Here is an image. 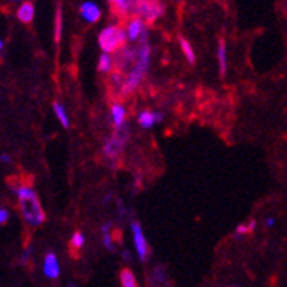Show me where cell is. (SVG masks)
Returning a JSON list of instances; mask_svg holds the SVG:
<instances>
[{
    "instance_id": "cell-27",
    "label": "cell",
    "mask_w": 287,
    "mask_h": 287,
    "mask_svg": "<svg viewBox=\"0 0 287 287\" xmlns=\"http://www.w3.org/2000/svg\"><path fill=\"white\" fill-rule=\"evenodd\" d=\"M275 220L274 218H268L267 221H265V225H267V227H271V226H274Z\"/></svg>"
},
{
    "instance_id": "cell-17",
    "label": "cell",
    "mask_w": 287,
    "mask_h": 287,
    "mask_svg": "<svg viewBox=\"0 0 287 287\" xmlns=\"http://www.w3.org/2000/svg\"><path fill=\"white\" fill-rule=\"evenodd\" d=\"M179 43H180V49L183 50V54L186 56L187 62L195 63V53H194V49H192V46L189 44V41H187L185 37L179 36Z\"/></svg>"
},
{
    "instance_id": "cell-19",
    "label": "cell",
    "mask_w": 287,
    "mask_h": 287,
    "mask_svg": "<svg viewBox=\"0 0 287 287\" xmlns=\"http://www.w3.org/2000/svg\"><path fill=\"white\" fill-rule=\"evenodd\" d=\"M53 109H54V113H56L59 122L62 123L63 127L68 129V127H69V119H68V116H66L65 107H63L62 104H59V103H53Z\"/></svg>"
},
{
    "instance_id": "cell-20",
    "label": "cell",
    "mask_w": 287,
    "mask_h": 287,
    "mask_svg": "<svg viewBox=\"0 0 287 287\" xmlns=\"http://www.w3.org/2000/svg\"><path fill=\"white\" fill-rule=\"evenodd\" d=\"M110 227H112L110 223H106L103 226V243L107 249L113 250L114 248H113V236L110 233Z\"/></svg>"
},
{
    "instance_id": "cell-26",
    "label": "cell",
    "mask_w": 287,
    "mask_h": 287,
    "mask_svg": "<svg viewBox=\"0 0 287 287\" xmlns=\"http://www.w3.org/2000/svg\"><path fill=\"white\" fill-rule=\"evenodd\" d=\"M155 120H157V123H162V122H163V114H162V113H155Z\"/></svg>"
},
{
    "instance_id": "cell-11",
    "label": "cell",
    "mask_w": 287,
    "mask_h": 287,
    "mask_svg": "<svg viewBox=\"0 0 287 287\" xmlns=\"http://www.w3.org/2000/svg\"><path fill=\"white\" fill-rule=\"evenodd\" d=\"M34 13H36L34 5L29 3V2H26L24 5H21V8L18 9V18L24 24H29L33 21V18H34Z\"/></svg>"
},
{
    "instance_id": "cell-28",
    "label": "cell",
    "mask_w": 287,
    "mask_h": 287,
    "mask_svg": "<svg viewBox=\"0 0 287 287\" xmlns=\"http://www.w3.org/2000/svg\"><path fill=\"white\" fill-rule=\"evenodd\" d=\"M2 47H3V43H2V40H0V53H2Z\"/></svg>"
},
{
    "instance_id": "cell-9",
    "label": "cell",
    "mask_w": 287,
    "mask_h": 287,
    "mask_svg": "<svg viewBox=\"0 0 287 287\" xmlns=\"http://www.w3.org/2000/svg\"><path fill=\"white\" fill-rule=\"evenodd\" d=\"M60 273V268H59V262L56 255L50 252L46 255V260H44V274L47 275L49 278H57Z\"/></svg>"
},
{
    "instance_id": "cell-5",
    "label": "cell",
    "mask_w": 287,
    "mask_h": 287,
    "mask_svg": "<svg viewBox=\"0 0 287 287\" xmlns=\"http://www.w3.org/2000/svg\"><path fill=\"white\" fill-rule=\"evenodd\" d=\"M132 235H134V243H135V248H137L138 257L141 261H147L148 258V243H147V239L144 236V232L141 229V225L134 221L132 223Z\"/></svg>"
},
{
    "instance_id": "cell-13",
    "label": "cell",
    "mask_w": 287,
    "mask_h": 287,
    "mask_svg": "<svg viewBox=\"0 0 287 287\" xmlns=\"http://www.w3.org/2000/svg\"><path fill=\"white\" fill-rule=\"evenodd\" d=\"M125 117H126V112L123 109L122 104H113L112 106V119L113 123L117 127H122L125 125Z\"/></svg>"
},
{
    "instance_id": "cell-14",
    "label": "cell",
    "mask_w": 287,
    "mask_h": 287,
    "mask_svg": "<svg viewBox=\"0 0 287 287\" xmlns=\"http://www.w3.org/2000/svg\"><path fill=\"white\" fill-rule=\"evenodd\" d=\"M62 31H63V13H62V6L59 5L57 6V11H56V18H54V41L59 44L60 38H62Z\"/></svg>"
},
{
    "instance_id": "cell-24",
    "label": "cell",
    "mask_w": 287,
    "mask_h": 287,
    "mask_svg": "<svg viewBox=\"0 0 287 287\" xmlns=\"http://www.w3.org/2000/svg\"><path fill=\"white\" fill-rule=\"evenodd\" d=\"M8 217H9V214L6 210H0V225H3L8 220Z\"/></svg>"
},
{
    "instance_id": "cell-6",
    "label": "cell",
    "mask_w": 287,
    "mask_h": 287,
    "mask_svg": "<svg viewBox=\"0 0 287 287\" xmlns=\"http://www.w3.org/2000/svg\"><path fill=\"white\" fill-rule=\"evenodd\" d=\"M137 60V50H132L131 47L125 46L123 49L114 53V63H116V72H122L131 63Z\"/></svg>"
},
{
    "instance_id": "cell-8",
    "label": "cell",
    "mask_w": 287,
    "mask_h": 287,
    "mask_svg": "<svg viewBox=\"0 0 287 287\" xmlns=\"http://www.w3.org/2000/svg\"><path fill=\"white\" fill-rule=\"evenodd\" d=\"M145 33V26L144 21L138 16H132V19L129 21L127 25V37L131 41H137L138 38L142 37V34Z\"/></svg>"
},
{
    "instance_id": "cell-22",
    "label": "cell",
    "mask_w": 287,
    "mask_h": 287,
    "mask_svg": "<svg viewBox=\"0 0 287 287\" xmlns=\"http://www.w3.org/2000/svg\"><path fill=\"white\" fill-rule=\"evenodd\" d=\"M152 280H154V286L157 287V284H163L166 283V273L163 270V267H155L152 271Z\"/></svg>"
},
{
    "instance_id": "cell-23",
    "label": "cell",
    "mask_w": 287,
    "mask_h": 287,
    "mask_svg": "<svg viewBox=\"0 0 287 287\" xmlns=\"http://www.w3.org/2000/svg\"><path fill=\"white\" fill-rule=\"evenodd\" d=\"M255 226H257V221H255V220H250L248 225L237 226L236 233L237 235H246V233H250V232H253Z\"/></svg>"
},
{
    "instance_id": "cell-15",
    "label": "cell",
    "mask_w": 287,
    "mask_h": 287,
    "mask_svg": "<svg viewBox=\"0 0 287 287\" xmlns=\"http://www.w3.org/2000/svg\"><path fill=\"white\" fill-rule=\"evenodd\" d=\"M138 122H139V125L142 126V127L150 129V127L154 126V123H157V120H155V113L148 112V110L142 112L138 116Z\"/></svg>"
},
{
    "instance_id": "cell-29",
    "label": "cell",
    "mask_w": 287,
    "mask_h": 287,
    "mask_svg": "<svg viewBox=\"0 0 287 287\" xmlns=\"http://www.w3.org/2000/svg\"><path fill=\"white\" fill-rule=\"evenodd\" d=\"M232 287H239V286H232Z\"/></svg>"
},
{
    "instance_id": "cell-25",
    "label": "cell",
    "mask_w": 287,
    "mask_h": 287,
    "mask_svg": "<svg viewBox=\"0 0 287 287\" xmlns=\"http://www.w3.org/2000/svg\"><path fill=\"white\" fill-rule=\"evenodd\" d=\"M0 162L2 163H11V157L8 154H2L0 155Z\"/></svg>"
},
{
    "instance_id": "cell-1",
    "label": "cell",
    "mask_w": 287,
    "mask_h": 287,
    "mask_svg": "<svg viewBox=\"0 0 287 287\" xmlns=\"http://www.w3.org/2000/svg\"><path fill=\"white\" fill-rule=\"evenodd\" d=\"M19 205L25 220L33 226H40L46 220V214L43 211L37 194L29 186H19L16 189Z\"/></svg>"
},
{
    "instance_id": "cell-10",
    "label": "cell",
    "mask_w": 287,
    "mask_h": 287,
    "mask_svg": "<svg viewBox=\"0 0 287 287\" xmlns=\"http://www.w3.org/2000/svg\"><path fill=\"white\" fill-rule=\"evenodd\" d=\"M132 6L134 2H127V0H113L110 3L112 12L119 18H126L129 12H132Z\"/></svg>"
},
{
    "instance_id": "cell-4",
    "label": "cell",
    "mask_w": 287,
    "mask_h": 287,
    "mask_svg": "<svg viewBox=\"0 0 287 287\" xmlns=\"http://www.w3.org/2000/svg\"><path fill=\"white\" fill-rule=\"evenodd\" d=\"M127 138H129V129H127V126L123 125L122 127H117L116 132L113 134V137L106 141L103 152L107 158H110V162L116 160L120 155V152L125 150Z\"/></svg>"
},
{
    "instance_id": "cell-12",
    "label": "cell",
    "mask_w": 287,
    "mask_h": 287,
    "mask_svg": "<svg viewBox=\"0 0 287 287\" xmlns=\"http://www.w3.org/2000/svg\"><path fill=\"white\" fill-rule=\"evenodd\" d=\"M217 57H218V65H220V75L225 76L226 71H227V50H226V43L223 38L218 40Z\"/></svg>"
},
{
    "instance_id": "cell-18",
    "label": "cell",
    "mask_w": 287,
    "mask_h": 287,
    "mask_svg": "<svg viewBox=\"0 0 287 287\" xmlns=\"http://www.w3.org/2000/svg\"><path fill=\"white\" fill-rule=\"evenodd\" d=\"M113 69V60L112 57L107 53H103L99 59V72L101 74H109Z\"/></svg>"
},
{
    "instance_id": "cell-16",
    "label": "cell",
    "mask_w": 287,
    "mask_h": 287,
    "mask_svg": "<svg viewBox=\"0 0 287 287\" xmlns=\"http://www.w3.org/2000/svg\"><path fill=\"white\" fill-rule=\"evenodd\" d=\"M120 283H122V287H139L135 275L129 268H123L120 271Z\"/></svg>"
},
{
    "instance_id": "cell-21",
    "label": "cell",
    "mask_w": 287,
    "mask_h": 287,
    "mask_svg": "<svg viewBox=\"0 0 287 287\" xmlns=\"http://www.w3.org/2000/svg\"><path fill=\"white\" fill-rule=\"evenodd\" d=\"M84 243H85V237H84V235H82L81 232H75V233L72 235V239H71V249L72 250L82 249Z\"/></svg>"
},
{
    "instance_id": "cell-3",
    "label": "cell",
    "mask_w": 287,
    "mask_h": 287,
    "mask_svg": "<svg viewBox=\"0 0 287 287\" xmlns=\"http://www.w3.org/2000/svg\"><path fill=\"white\" fill-rule=\"evenodd\" d=\"M166 12V6L162 2H134L132 6V16H138L147 24H152Z\"/></svg>"
},
{
    "instance_id": "cell-2",
    "label": "cell",
    "mask_w": 287,
    "mask_h": 287,
    "mask_svg": "<svg viewBox=\"0 0 287 287\" xmlns=\"http://www.w3.org/2000/svg\"><path fill=\"white\" fill-rule=\"evenodd\" d=\"M126 31L119 25H110L104 28L99 36V44L106 53H116L123 49L126 44Z\"/></svg>"
},
{
    "instance_id": "cell-7",
    "label": "cell",
    "mask_w": 287,
    "mask_h": 287,
    "mask_svg": "<svg viewBox=\"0 0 287 287\" xmlns=\"http://www.w3.org/2000/svg\"><path fill=\"white\" fill-rule=\"evenodd\" d=\"M81 15L84 16V19H87L88 22L94 24L100 19V8L92 2H85L81 5Z\"/></svg>"
}]
</instances>
